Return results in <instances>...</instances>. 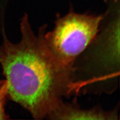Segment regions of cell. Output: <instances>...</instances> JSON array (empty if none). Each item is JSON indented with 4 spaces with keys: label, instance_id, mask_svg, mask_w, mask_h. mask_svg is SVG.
<instances>
[{
    "label": "cell",
    "instance_id": "obj_1",
    "mask_svg": "<svg viewBox=\"0 0 120 120\" xmlns=\"http://www.w3.org/2000/svg\"><path fill=\"white\" fill-rule=\"evenodd\" d=\"M47 27L43 25L36 35L25 14L20 24L21 41L10 42L3 29L0 46L8 96L36 119H47L64 98L74 94L73 68L62 65L48 49L44 38Z\"/></svg>",
    "mask_w": 120,
    "mask_h": 120
},
{
    "label": "cell",
    "instance_id": "obj_2",
    "mask_svg": "<svg viewBox=\"0 0 120 120\" xmlns=\"http://www.w3.org/2000/svg\"><path fill=\"white\" fill-rule=\"evenodd\" d=\"M119 75V2L109 0L98 32L73 64L75 95L111 93L117 88Z\"/></svg>",
    "mask_w": 120,
    "mask_h": 120
},
{
    "label": "cell",
    "instance_id": "obj_3",
    "mask_svg": "<svg viewBox=\"0 0 120 120\" xmlns=\"http://www.w3.org/2000/svg\"><path fill=\"white\" fill-rule=\"evenodd\" d=\"M103 15L78 14L71 8L69 13L58 17L55 27L44 33L48 49L62 65L72 68L75 61L98 32Z\"/></svg>",
    "mask_w": 120,
    "mask_h": 120
},
{
    "label": "cell",
    "instance_id": "obj_4",
    "mask_svg": "<svg viewBox=\"0 0 120 120\" xmlns=\"http://www.w3.org/2000/svg\"><path fill=\"white\" fill-rule=\"evenodd\" d=\"M118 108L111 111H105L100 107L89 109L81 108L76 102H63L52 112L47 119L52 120H118Z\"/></svg>",
    "mask_w": 120,
    "mask_h": 120
},
{
    "label": "cell",
    "instance_id": "obj_5",
    "mask_svg": "<svg viewBox=\"0 0 120 120\" xmlns=\"http://www.w3.org/2000/svg\"><path fill=\"white\" fill-rule=\"evenodd\" d=\"M8 96V87L6 80L0 82V120H5L8 116L5 113V105Z\"/></svg>",
    "mask_w": 120,
    "mask_h": 120
}]
</instances>
